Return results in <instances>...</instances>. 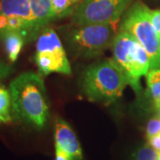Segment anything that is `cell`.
Segmentation results:
<instances>
[{
    "instance_id": "1",
    "label": "cell",
    "mask_w": 160,
    "mask_h": 160,
    "mask_svg": "<svg viewBox=\"0 0 160 160\" xmlns=\"http://www.w3.org/2000/svg\"><path fill=\"white\" fill-rule=\"evenodd\" d=\"M12 115L37 128L45 126L48 118L46 86L39 75L28 71L19 75L9 86Z\"/></svg>"
},
{
    "instance_id": "2",
    "label": "cell",
    "mask_w": 160,
    "mask_h": 160,
    "mask_svg": "<svg viewBox=\"0 0 160 160\" xmlns=\"http://www.w3.org/2000/svg\"><path fill=\"white\" fill-rule=\"evenodd\" d=\"M127 85L126 76L114 59L88 68L82 81L83 90L87 99L106 105L121 97Z\"/></svg>"
},
{
    "instance_id": "3",
    "label": "cell",
    "mask_w": 160,
    "mask_h": 160,
    "mask_svg": "<svg viewBox=\"0 0 160 160\" xmlns=\"http://www.w3.org/2000/svg\"><path fill=\"white\" fill-rule=\"evenodd\" d=\"M114 61L124 71L136 93L142 91L141 78L150 69L149 58L146 50L131 33L120 29L112 43Z\"/></svg>"
},
{
    "instance_id": "4",
    "label": "cell",
    "mask_w": 160,
    "mask_h": 160,
    "mask_svg": "<svg viewBox=\"0 0 160 160\" xmlns=\"http://www.w3.org/2000/svg\"><path fill=\"white\" fill-rule=\"evenodd\" d=\"M115 24L71 25L62 29L64 40L71 51L84 57L99 55L112 45L116 37Z\"/></svg>"
},
{
    "instance_id": "5",
    "label": "cell",
    "mask_w": 160,
    "mask_h": 160,
    "mask_svg": "<svg viewBox=\"0 0 160 160\" xmlns=\"http://www.w3.org/2000/svg\"><path fill=\"white\" fill-rule=\"evenodd\" d=\"M150 9L135 2L126 12L121 29L131 33L146 50L150 69H160V37L150 21Z\"/></svg>"
},
{
    "instance_id": "6",
    "label": "cell",
    "mask_w": 160,
    "mask_h": 160,
    "mask_svg": "<svg viewBox=\"0 0 160 160\" xmlns=\"http://www.w3.org/2000/svg\"><path fill=\"white\" fill-rule=\"evenodd\" d=\"M133 0H81L71 14L73 25L115 24Z\"/></svg>"
},
{
    "instance_id": "7",
    "label": "cell",
    "mask_w": 160,
    "mask_h": 160,
    "mask_svg": "<svg viewBox=\"0 0 160 160\" xmlns=\"http://www.w3.org/2000/svg\"><path fill=\"white\" fill-rule=\"evenodd\" d=\"M0 13L6 17H16L22 21L29 30L30 40L35 39L39 35L29 0H0Z\"/></svg>"
},
{
    "instance_id": "8",
    "label": "cell",
    "mask_w": 160,
    "mask_h": 160,
    "mask_svg": "<svg viewBox=\"0 0 160 160\" xmlns=\"http://www.w3.org/2000/svg\"><path fill=\"white\" fill-rule=\"evenodd\" d=\"M55 146L69 153L73 159H82V149L73 130L63 120H57L54 132Z\"/></svg>"
},
{
    "instance_id": "9",
    "label": "cell",
    "mask_w": 160,
    "mask_h": 160,
    "mask_svg": "<svg viewBox=\"0 0 160 160\" xmlns=\"http://www.w3.org/2000/svg\"><path fill=\"white\" fill-rule=\"evenodd\" d=\"M35 61L43 74L48 75L52 72H58L66 75L71 73V69L67 55L62 56L52 52H37Z\"/></svg>"
},
{
    "instance_id": "10",
    "label": "cell",
    "mask_w": 160,
    "mask_h": 160,
    "mask_svg": "<svg viewBox=\"0 0 160 160\" xmlns=\"http://www.w3.org/2000/svg\"><path fill=\"white\" fill-rule=\"evenodd\" d=\"M37 52H46L66 56L62 41L52 29L45 28L41 30L37 41Z\"/></svg>"
},
{
    "instance_id": "11",
    "label": "cell",
    "mask_w": 160,
    "mask_h": 160,
    "mask_svg": "<svg viewBox=\"0 0 160 160\" xmlns=\"http://www.w3.org/2000/svg\"><path fill=\"white\" fill-rule=\"evenodd\" d=\"M29 3L37 21L38 28L41 32L46 25L55 20L52 11L51 0H29Z\"/></svg>"
},
{
    "instance_id": "12",
    "label": "cell",
    "mask_w": 160,
    "mask_h": 160,
    "mask_svg": "<svg viewBox=\"0 0 160 160\" xmlns=\"http://www.w3.org/2000/svg\"><path fill=\"white\" fill-rule=\"evenodd\" d=\"M1 39L4 42V46L6 53L10 62H14L18 59V56L24 46L26 38L19 31L10 30L4 35Z\"/></svg>"
},
{
    "instance_id": "13",
    "label": "cell",
    "mask_w": 160,
    "mask_h": 160,
    "mask_svg": "<svg viewBox=\"0 0 160 160\" xmlns=\"http://www.w3.org/2000/svg\"><path fill=\"white\" fill-rule=\"evenodd\" d=\"M147 86L155 108L160 106V69H150L146 75Z\"/></svg>"
},
{
    "instance_id": "14",
    "label": "cell",
    "mask_w": 160,
    "mask_h": 160,
    "mask_svg": "<svg viewBox=\"0 0 160 160\" xmlns=\"http://www.w3.org/2000/svg\"><path fill=\"white\" fill-rule=\"evenodd\" d=\"M12 120V99L9 89L0 85V125L9 124Z\"/></svg>"
},
{
    "instance_id": "15",
    "label": "cell",
    "mask_w": 160,
    "mask_h": 160,
    "mask_svg": "<svg viewBox=\"0 0 160 160\" xmlns=\"http://www.w3.org/2000/svg\"><path fill=\"white\" fill-rule=\"evenodd\" d=\"M81 0H51V7L55 19L72 14Z\"/></svg>"
},
{
    "instance_id": "16",
    "label": "cell",
    "mask_w": 160,
    "mask_h": 160,
    "mask_svg": "<svg viewBox=\"0 0 160 160\" xmlns=\"http://www.w3.org/2000/svg\"><path fill=\"white\" fill-rule=\"evenodd\" d=\"M135 160H160V154L148 144L138 149L135 154Z\"/></svg>"
},
{
    "instance_id": "17",
    "label": "cell",
    "mask_w": 160,
    "mask_h": 160,
    "mask_svg": "<svg viewBox=\"0 0 160 160\" xmlns=\"http://www.w3.org/2000/svg\"><path fill=\"white\" fill-rule=\"evenodd\" d=\"M160 133V118L157 116L149 120L146 126V136L151 138Z\"/></svg>"
},
{
    "instance_id": "18",
    "label": "cell",
    "mask_w": 160,
    "mask_h": 160,
    "mask_svg": "<svg viewBox=\"0 0 160 160\" xmlns=\"http://www.w3.org/2000/svg\"><path fill=\"white\" fill-rule=\"evenodd\" d=\"M150 21L160 37V10H150Z\"/></svg>"
},
{
    "instance_id": "19",
    "label": "cell",
    "mask_w": 160,
    "mask_h": 160,
    "mask_svg": "<svg viewBox=\"0 0 160 160\" xmlns=\"http://www.w3.org/2000/svg\"><path fill=\"white\" fill-rule=\"evenodd\" d=\"M11 29L9 27L8 17H6L4 14L0 13V38L6 34V32H8Z\"/></svg>"
},
{
    "instance_id": "20",
    "label": "cell",
    "mask_w": 160,
    "mask_h": 160,
    "mask_svg": "<svg viewBox=\"0 0 160 160\" xmlns=\"http://www.w3.org/2000/svg\"><path fill=\"white\" fill-rule=\"evenodd\" d=\"M12 68L9 64L4 62H0V80L8 77L12 73Z\"/></svg>"
},
{
    "instance_id": "21",
    "label": "cell",
    "mask_w": 160,
    "mask_h": 160,
    "mask_svg": "<svg viewBox=\"0 0 160 160\" xmlns=\"http://www.w3.org/2000/svg\"><path fill=\"white\" fill-rule=\"evenodd\" d=\"M55 160H73V158L66 151H64L62 149L56 148Z\"/></svg>"
},
{
    "instance_id": "22",
    "label": "cell",
    "mask_w": 160,
    "mask_h": 160,
    "mask_svg": "<svg viewBox=\"0 0 160 160\" xmlns=\"http://www.w3.org/2000/svg\"><path fill=\"white\" fill-rule=\"evenodd\" d=\"M149 144L155 149L160 154V133L158 135H155L153 137L149 138Z\"/></svg>"
},
{
    "instance_id": "23",
    "label": "cell",
    "mask_w": 160,
    "mask_h": 160,
    "mask_svg": "<svg viewBox=\"0 0 160 160\" xmlns=\"http://www.w3.org/2000/svg\"><path fill=\"white\" fill-rule=\"evenodd\" d=\"M156 110H157V116H158V117L160 118V106L158 107V108H157Z\"/></svg>"
}]
</instances>
